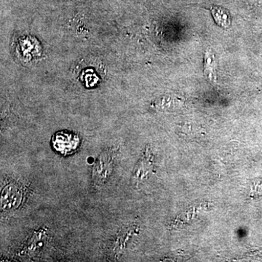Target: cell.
I'll use <instances>...</instances> for the list:
<instances>
[{
  "label": "cell",
  "mask_w": 262,
  "mask_h": 262,
  "mask_svg": "<svg viewBox=\"0 0 262 262\" xmlns=\"http://www.w3.org/2000/svg\"><path fill=\"white\" fill-rule=\"evenodd\" d=\"M212 15L214 18L215 21L220 27L227 28L231 24L230 17L227 10L221 7H213L212 8Z\"/></svg>",
  "instance_id": "5"
},
{
  "label": "cell",
  "mask_w": 262,
  "mask_h": 262,
  "mask_svg": "<svg viewBox=\"0 0 262 262\" xmlns=\"http://www.w3.org/2000/svg\"><path fill=\"white\" fill-rule=\"evenodd\" d=\"M154 168V156L151 149L146 147L144 155L141 156L133 170L131 181L133 184L139 187V184L149 177Z\"/></svg>",
  "instance_id": "3"
},
{
  "label": "cell",
  "mask_w": 262,
  "mask_h": 262,
  "mask_svg": "<svg viewBox=\"0 0 262 262\" xmlns=\"http://www.w3.org/2000/svg\"><path fill=\"white\" fill-rule=\"evenodd\" d=\"M53 148L62 155H70L75 152L80 146V138L72 133H57L52 139Z\"/></svg>",
  "instance_id": "4"
},
{
  "label": "cell",
  "mask_w": 262,
  "mask_h": 262,
  "mask_svg": "<svg viewBox=\"0 0 262 262\" xmlns=\"http://www.w3.org/2000/svg\"><path fill=\"white\" fill-rule=\"evenodd\" d=\"M32 237L34 239V242H32V239H30L27 245V251L30 252L39 249L42 247L43 244H45L46 239V231H44V229H39V232L34 234Z\"/></svg>",
  "instance_id": "7"
},
{
  "label": "cell",
  "mask_w": 262,
  "mask_h": 262,
  "mask_svg": "<svg viewBox=\"0 0 262 262\" xmlns=\"http://www.w3.org/2000/svg\"><path fill=\"white\" fill-rule=\"evenodd\" d=\"M23 199L21 187L15 183H10L2 190L1 209L5 211H14L21 205Z\"/></svg>",
  "instance_id": "2"
},
{
  "label": "cell",
  "mask_w": 262,
  "mask_h": 262,
  "mask_svg": "<svg viewBox=\"0 0 262 262\" xmlns=\"http://www.w3.org/2000/svg\"><path fill=\"white\" fill-rule=\"evenodd\" d=\"M115 153L113 149H106L98 157L94 168L92 178L96 187H101L107 182L113 173L115 164Z\"/></svg>",
  "instance_id": "1"
},
{
  "label": "cell",
  "mask_w": 262,
  "mask_h": 262,
  "mask_svg": "<svg viewBox=\"0 0 262 262\" xmlns=\"http://www.w3.org/2000/svg\"><path fill=\"white\" fill-rule=\"evenodd\" d=\"M215 62L214 55L209 51H207L205 56V74L211 81L215 80Z\"/></svg>",
  "instance_id": "6"
}]
</instances>
